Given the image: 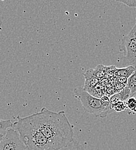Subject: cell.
<instances>
[{
    "mask_svg": "<svg viewBox=\"0 0 136 150\" xmlns=\"http://www.w3.org/2000/svg\"><path fill=\"white\" fill-rule=\"evenodd\" d=\"M4 137V135H2V134H0V142L2 141V139H3V137Z\"/></svg>",
    "mask_w": 136,
    "mask_h": 150,
    "instance_id": "e0dca14e",
    "label": "cell"
},
{
    "mask_svg": "<svg viewBox=\"0 0 136 150\" xmlns=\"http://www.w3.org/2000/svg\"><path fill=\"white\" fill-rule=\"evenodd\" d=\"M99 82V79L97 78H91V79H85V82L84 84L83 90L91 94V92L93 91L97 84Z\"/></svg>",
    "mask_w": 136,
    "mask_h": 150,
    "instance_id": "30bf717a",
    "label": "cell"
},
{
    "mask_svg": "<svg viewBox=\"0 0 136 150\" xmlns=\"http://www.w3.org/2000/svg\"><path fill=\"white\" fill-rule=\"evenodd\" d=\"M136 69L133 66H127L122 68L116 69L114 72V75L117 77H124L128 79L132 75Z\"/></svg>",
    "mask_w": 136,
    "mask_h": 150,
    "instance_id": "ba28073f",
    "label": "cell"
},
{
    "mask_svg": "<svg viewBox=\"0 0 136 150\" xmlns=\"http://www.w3.org/2000/svg\"><path fill=\"white\" fill-rule=\"evenodd\" d=\"M119 50L125 53L123 64L133 66L136 69V22L130 33L122 40Z\"/></svg>",
    "mask_w": 136,
    "mask_h": 150,
    "instance_id": "277c9868",
    "label": "cell"
},
{
    "mask_svg": "<svg viewBox=\"0 0 136 150\" xmlns=\"http://www.w3.org/2000/svg\"><path fill=\"white\" fill-rule=\"evenodd\" d=\"M126 87L130 91V97L136 98V69L131 76L127 79Z\"/></svg>",
    "mask_w": 136,
    "mask_h": 150,
    "instance_id": "9c48e42d",
    "label": "cell"
},
{
    "mask_svg": "<svg viewBox=\"0 0 136 150\" xmlns=\"http://www.w3.org/2000/svg\"><path fill=\"white\" fill-rule=\"evenodd\" d=\"M111 108L113 110L117 112H120L125 111L127 108L126 102L118 101L111 104Z\"/></svg>",
    "mask_w": 136,
    "mask_h": 150,
    "instance_id": "4fadbf2b",
    "label": "cell"
},
{
    "mask_svg": "<svg viewBox=\"0 0 136 150\" xmlns=\"http://www.w3.org/2000/svg\"><path fill=\"white\" fill-rule=\"evenodd\" d=\"M108 67L103 66V65H99L95 69H89L85 74H84V77L85 79L91 78L100 79L103 77L108 71Z\"/></svg>",
    "mask_w": 136,
    "mask_h": 150,
    "instance_id": "8992f818",
    "label": "cell"
},
{
    "mask_svg": "<svg viewBox=\"0 0 136 150\" xmlns=\"http://www.w3.org/2000/svg\"><path fill=\"white\" fill-rule=\"evenodd\" d=\"M31 123L60 150L74 139V130L65 112H55L42 108L39 112L27 116Z\"/></svg>",
    "mask_w": 136,
    "mask_h": 150,
    "instance_id": "6da1fadb",
    "label": "cell"
},
{
    "mask_svg": "<svg viewBox=\"0 0 136 150\" xmlns=\"http://www.w3.org/2000/svg\"><path fill=\"white\" fill-rule=\"evenodd\" d=\"M58 150H85L77 140L73 139L67 145Z\"/></svg>",
    "mask_w": 136,
    "mask_h": 150,
    "instance_id": "7c38bea8",
    "label": "cell"
},
{
    "mask_svg": "<svg viewBox=\"0 0 136 150\" xmlns=\"http://www.w3.org/2000/svg\"><path fill=\"white\" fill-rule=\"evenodd\" d=\"M14 127V123L11 120H1L0 119V134L5 135L8 129Z\"/></svg>",
    "mask_w": 136,
    "mask_h": 150,
    "instance_id": "8fae6325",
    "label": "cell"
},
{
    "mask_svg": "<svg viewBox=\"0 0 136 150\" xmlns=\"http://www.w3.org/2000/svg\"><path fill=\"white\" fill-rule=\"evenodd\" d=\"M127 108L131 110V111L136 112V98L130 97L126 101Z\"/></svg>",
    "mask_w": 136,
    "mask_h": 150,
    "instance_id": "5bb4252c",
    "label": "cell"
},
{
    "mask_svg": "<svg viewBox=\"0 0 136 150\" xmlns=\"http://www.w3.org/2000/svg\"><path fill=\"white\" fill-rule=\"evenodd\" d=\"M14 123V129L28 150H57L48 139L30 121L27 116L17 117Z\"/></svg>",
    "mask_w": 136,
    "mask_h": 150,
    "instance_id": "7a4b0ae2",
    "label": "cell"
},
{
    "mask_svg": "<svg viewBox=\"0 0 136 150\" xmlns=\"http://www.w3.org/2000/svg\"><path fill=\"white\" fill-rule=\"evenodd\" d=\"M0 150H27L15 129H8L0 142Z\"/></svg>",
    "mask_w": 136,
    "mask_h": 150,
    "instance_id": "5b68a950",
    "label": "cell"
},
{
    "mask_svg": "<svg viewBox=\"0 0 136 150\" xmlns=\"http://www.w3.org/2000/svg\"><path fill=\"white\" fill-rule=\"evenodd\" d=\"M117 81L119 83L124 84H127V79L124 77H117Z\"/></svg>",
    "mask_w": 136,
    "mask_h": 150,
    "instance_id": "2e32d148",
    "label": "cell"
},
{
    "mask_svg": "<svg viewBox=\"0 0 136 150\" xmlns=\"http://www.w3.org/2000/svg\"><path fill=\"white\" fill-rule=\"evenodd\" d=\"M74 92L75 98L80 100L86 112L101 118H105L110 113L104 108L100 98L89 94L82 88H75Z\"/></svg>",
    "mask_w": 136,
    "mask_h": 150,
    "instance_id": "3957f363",
    "label": "cell"
},
{
    "mask_svg": "<svg viewBox=\"0 0 136 150\" xmlns=\"http://www.w3.org/2000/svg\"><path fill=\"white\" fill-rule=\"evenodd\" d=\"M130 97V91L129 89L126 87L122 90V91L118 94L113 95L110 98L111 104L114 103L118 101L126 102Z\"/></svg>",
    "mask_w": 136,
    "mask_h": 150,
    "instance_id": "52a82bcc",
    "label": "cell"
},
{
    "mask_svg": "<svg viewBox=\"0 0 136 150\" xmlns=\"http://www.w3.org/2000/svg\"><path fill=\"white\" fill-rule=\"evenodd\" d=\"M118 2L123 3L129 7L136 8V0H129V1H117Z\"/></svg>",
    "mask_w": 136,
    "mask_h": 150,
    "instance_id": "9a60e30c",
    "label": "cell"
}]
</instances>
